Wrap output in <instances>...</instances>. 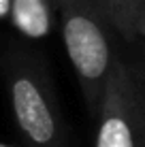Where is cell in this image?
I'll return each mask as SVG.
<instances>
[{"mask_svg": "<svg viewBox=\"0 0 145 147\" xmlns=\"http://www.w3.org/2000/svg\"><path fill=\"white\" fill-rule=\"evenodd\" d=\"M9 105L26 147H68V128L49 70L38 55L13 51L4 60Z\"/></svg>", "mask_w": 145, "mask_h": 147, "instance_id": "6da1fadb", "label": "cell"}, {"mask_svg": "<svg viewBox=\"0 0 145 147\" xmlns=\"http://www.w3.org/2000/svg\"><path fill=\"white\" fill-rule=\"evenodd\" d=\"M62 40L79 79L92 115L103 100L111 73L119 62L111 38V26L92 0H71L60 7Z\"/></svg>", "mask_w": 145, "mask_h": 147, "instance_id": "7a4b0ae2", "label": "cell"}, {"mask_svg": "<svg viewBox=\"0 0 145 147\" xmlns=\"http://www.w3.org/2000/svg\"><path fill=\"white\" fill-rule=\"evenodd\" d=\"M94 117V147H145L143 75L119 60L111 73Z\"/></svg>", "mask_w": 145, "mask_h": 147, "instance_id": "3957f363", "label": "cell"}, {"mask_svg": "<svg viewBox=\"0 0 145 147\" xmlns=\"http://www.w3.org/2000/svg\"><path fill=\"white\" fill-rule=\"evenodd\" d=\"M109 26L126 40L145 36V0H92Z\"/></svg>", "mask_w": 145, "mask_h": 147, "instance_id": "277c9868", "label": "cell"}, {"mask_svg": "<svg viewBox=\"0 0 145 147\" xmlns=\"http://www.w3.org/2000/svg\"><path fill=\"white\" fill-rule=\"evenodd\" d=\"M53 0H11L9 15L17 32L28 38H43L53 26Z\"/></svg>", "mask_w": 145, "mask_h": 147, "instance_id": "5b68a950", "label": "cell"}, {"mask_svg": "<svg viewBox=\"0 0 145 147\" xmlns=\"http://www.w3.org/2000/svg\"><path fill=\"white\" fill-rule=\"evenodd\" d=\"M9 2L11 0H0V19L9 15Z\"/></svg>", "mask_w": 145, "mask_h": 147, "instance_id": "8992f818", "label": "cell"}, {"mask_svg": "<svg viewBox=\"0 0 145 147\" xmlns=\"http://www.w3.org/2000/svg\"><path fill=\"white\" fill-rule=\"evenodd\" d=\"M66 2H71V0H53V4H56V9H60L62 4H66Z\"/></svg>", "mask_w": 145, "mask_h": 147, "instance_id": "52a82bcc", "label": "cell"}, {"mask_svg": "<svg viewBox=\"0 0 145 147\" xmlns=\"http://www.w3.org/2000/svg\"><path fill=\"white\" fill-rule=\"evenodd\" d=\"M0 147H15V145H9V143H4V141H0Z\"/></svg>", "mask_w": 145, "mask_h": 147, "instance_id": "ba28073f", "label": "cell"}]
</instances>
